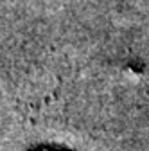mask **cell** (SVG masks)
<instances>
[{
	"label": "cell",
	"instance_id": "obj_1",
	"mask_svg": "<svg viewBox=\"0 0 149 151\" xmlns=\"http://www.w3.org/2000/svg\"><path fill=\"white\" fill-rule=\"evenodd\" d=\"M34 151H52V149H45V147H38V149H34Z\"/></svg>",
	"mask_w": 149,
	"mask_h": 151
}]
</instances>
